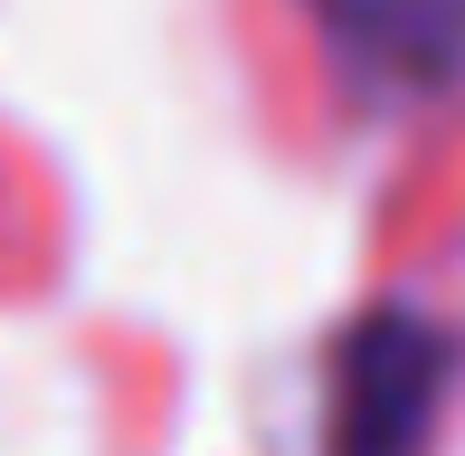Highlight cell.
<instances>
[{
	"label": "cell",
	"instance_id": "obj_1",
	"mask_svg": "<svg viewBox=\"0 0 465 456\" xmlns=\"http://www.w3.org/2000/svg\"><path fill=\"white\" fill-rule=\"evenodd\" d=\"M456 390V333L418 304H371L332 352L323 456H428L437 409Z\"/></svg>",
	"mask_w": 465,
	"mask_h": 456
},
{
	"label": "cell",
	"instance_id": "obj_2",
	"mask_svg": "<svg viewBox=\"0 0 465 456\" xmlns=\"http://www.w3.org/2000/svg\"><path fill=\"white\" fill-rule=\"evenodd\" d=\"M313 19L380 86H456L465 76V0H313Z\"/></svg>",
	"mask_w": 465,
	"mask_h": 456
}]
</instances>
